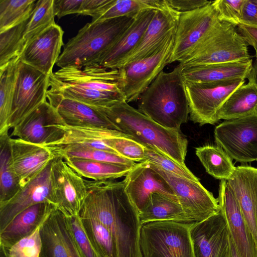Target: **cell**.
<instances>
[{"label": "cell", "mask_w": 257, "mask_h": 257, "mask_svg": "<svg viewBox=\"0 0 257 257\" xmlns=\"http://www.w3.org/2000/svg\"><path fill=\"white\" fill-rule=\"evenodd\" d=\"M139 217L142 224L161 221L194 223L186 214L179 202L159 193L152 194L144 211L139 213Z\"/></svg>", "instance_id": "obj_31"}, {"label": "cell", "mask_w": 257, "mask_h": 257, "mask_svg": "<svg viewBox=\"0 0 257 257\" xmlns=\"http://www.w3.org/2000/svg\"><path fill=\"white\" fill-rule=\"evenodd\" d=\"M20 58L0 69V136L9 134L10 120Z\"/></svg>", "instance_id": "obj_35"}, {"label": "cell", "mask_w": 257, "mask_h": 257, "mask_svg": "<svg viewBox=\"0 0 257 257\" xmlns=\"http://www.w3.org/2000/svg\"><path fill=\"white\" fill-rule=\"evenodd\" d=\"M245 0H216L212 5L220 21L226 22L237 27L240 24L242 9Z\"/></svg>", "instance_id": "obj_46"}, {"label": "cell", "mask_w": 257, "mask_h": 257, "mask_svg": "<svg viewBox=\"0 0 257 257\" xmlns=\"http://www.w3.org/2000/svg\"><path fill=\"white\" fill-rule=\"evenodd\" d=\"M212 2L180 14L169 64L180 62L220 21Z\"/></svg>", "instance_id": "obj_12"}, {"label": "cell", "mask_w": 257, "mask_h": 257, "mask_svg": "<svg viewBox=\"0 0 257 257\" xmlns=\"http://www.w3.org/2000/svg\"><path fill=\"white\" fill-rule=\"evenodd\" d=\"M175 32L152 54L118 69V82L127 103L137 101L164 68L169 64Z\"/></svg>", "instance_id": "obj_7"}, {"label": "cell", "mask_w": 257, "mask_h": 257, "mask_svg": "<svg viewBox=\"0 0 257 257\" xmlns=\"http://www.w3.org/2000/svg\"><path fill=\"white\" fill-rule=\"evenodd\" d=\"M251 60L237 27L219 21L179 64L183 67Z\"/></svg>", "instance_id": "obj_5"}, {"label": "cell", "mask_w": 257, "mask_h": 257, "mask_svg": "<svg viewBox=\"0 0 257 257\" xmlns=\"http://www.w3.org/2000/svg\"><path fill=\"white\" fill-rule=\"evenodd\" d=\"M84 181L87 196L79 213L94 217L108 228L115 242L118 257H142L139 212L123 181Z\"/></svg>", "instance_id": "obj_1"}, {"label": "cell", "mask_w": 257, "mask_h": 257, "mask_svg": "<svg viewBox=\"0 0 257 257\" xmlns=\"http://www.w3.org/2000/svg\"><path fill=\"white\" fill-rule=\"evenodd\" d=\"M28 20L0 32V69L20 58L26 45L24 35Z\"/></svg>", "instance_id": "obj_39"}, {"label": "cell", "mask_w": 257, "mask_h": 257, "mask_svg": "<svg viewBox=\"0 0 257 257\" xmlns=\"http://www.w3.org/2000/svg\"><path fill=\"white\" fill-rule=\"evenodd\" d=\"M226 182L236 196L257 246V168L238 166Z\"/></svg>", "instance_id": "obj_24"}, {"label": "cell", "mask_w": 257, "mask_h": 257, "mask_svg": "<svg viewBox=\"0 0 257 257\" xmlns=\"http://www.w3.org/2000/svg\"><path fill=\"white\" fill-rule=\"evenodd\" d=\"M237 29L248 45L252 46L255 51L257 50V27L240 24Z\"/></svg>", "instance_id": "obj_51"}, {"label": "cell", "mask_w": 257, "mask_h": 257, "mask_svg": "<svg viewBox=\"0 0 257 257\" xmlns=\"http://www.w3.org/2000/svg\"><path fill=\"white\" fill-rule=\"evenodd\" d=\"M215 142L236 162L257 161V114L224 120L214 131Z\"/></svg>", "instance_id": "obj_9"}, {"label": "cell", "mask_w": 257, "mask_h": 257, "mask_svg": "<svg viewBox=\"0 0 257 257\" xmlns=\"http://www.w3.org/2000/svg\"><path fill=\"white\" fill-rule=\"evenodd\" d=\"M240 24L257 27V0H245Z\"/></svg>", "instance_id": "obj_49"}, {"label": "cell", "mask_w": 257, "mask_h": 257, "mask_svg": "<svg viewBox=\"0 0 257 257\" xmlns=\"http://www.w3.org/2000/svg\"><path fill=\"white\" fill-rule=\"evenodd\" d=\"M64 123L56 108L46 100L13 128L10 136L46 146L63 137L64 131L59 125Z\"/></svg>", "instance_id": "obj_14"}, {"label": "cell", "mask_w": 257, "mask_h": 257, "mask_svg": "<svg viewBox=\"0 0 257 257\" xmlns=\"http://www.w3.org/2000/svg\"><path fill=\"white\" fill-rule=\"evenodd\" d=\"M143 146L145 151V161L159 167L167 172L192 181H199V179L194 175L186 166H182L178 163L156 147Z\"/></svg>", "instance_id": "obj_42"}, {"label": "cell", "mask_w": 257, "mask_h": 257, "mask_svg": "<svg viewBox=\"0 0 257 257\" xmlns=\"http://www.w3.org/2000/svg\"><path fill=\"white\" fill-rule=\"evenodd\" d=\"M106 142L118 155L126 159L135 162L145 161L144 147L129 138H113L106 140Z\"/></svg>", "instance_id": "obj_45"}, {"label": "cell", "mask_w": 257, "mask_h": 257, "mask_svg": "<svg viewBox=\"0 0 257 257\" xmlns=\"http://www.w3.org/2000/svg\"><path fill=\"white\" fill-rule=\"evenodd\" d=\"M37 1L0 0V32L14 27L31 17Z\"/></svg>", "instance_id": "obj_40"}, {"label": "cell", "mask_w": 257, "mask_h": 257, "mask_svg": "<svg viewBox=\"0 0 257 257\" xmlns=\"http://www.w3.org/2000/svg\"><path fill=\"white\" fill-rule=\"evenodd\" d=\"M45 220L31 234L21 239L9 249L2 247L7 256L40 257L42 246L40 229Z\"/></svg>", "instance_id": "obj_43"}, {"label": "cell", "mask_w": 257, "mask_h": 257, "mask_svg": "<svg viewBox=\"0 0 257 257\" xmlns=\"http://www.w3.org/2000/svg\"><path fill=\"white\" fill-rule=\"evenodd\" d=\"M156 10H146L139 13L98 64L110 69H117L120 62L137 45L152 20Z\"/></svg>", "instance_id": "obj_28"}, {"label": "cell", "mask_w": 257, "mask_h": 257, "mask_svg": "<svg viewBox=\"0 0 257 257\" xmlns=\"http://www.w3.org/2000/svg\"><path fill=\"white\" fill-rule=\"evenodd\" d=\"M257 114V89L248 82L235 90L217 113V118L228 120Z\"/></svg>", "instance_id": "obj_30"}, {"label": "cell", "mask_w": 257, "mask_h": 257, "mask_svg": "<svg viewBox=\"0 0 257 257\" xmlns=\"http://www.w3.org/2000/svg\"><path fill=\"white\" fill-rule=\"evenodd\" d=\"M94 107L130 139L143 146L156 147L178 163L186 166L188 141L180 130L161 125L125 100L108 106Z\"/></svg>", "instance_id": "obj_2"}, {"label": "cell", "mask_w": 257, "mask_h": 257, "mask_svg": "<svg viewBox=\"0 0 257 257\" xmlns=\"http://www.w3.org/2000/svg\"><path fill=\"white\" fill-rule=\"evenodd\" d=\"M110 0H83L79 15L96 16Z\"/></svg>", "instance_id": "obj_50"}, {"label": "cell", "mask_w": 257, "mask_h": 257, "mask_svg": "<svg viewBox=\"0 0 257 257\" xmlns=\"http://www.w3.org/2000/svg\"><path fill=\"white\" fill-rule=\"evenodd\" d=\"M0 257H8L5 250L0 247Z\"/></svg>", "instance_id": "obj_54"}, {"label": "cell", "mask_w": 257, "mask_h": 257, "mask_svg": "<svg viewBox=\"0 0 257 257\" xmlns=\"http://www.w3.org/2000/svg\"><path fill=\"white\" fill-rule=\"evenodd\" d=\"M51 162L13 197L0 204V231L18 214L32 205L48 203L56 207L51 186Z\"/></svg>", "instance_id": "obj_18"}, {"label": "cell", "mask_w": 257, "mask_h": 257, "mask_svg": "<svg viewBox=\"0 0 257 257\" xmlns=\"http://www.w3.org/2000/svg\"><path fill=\"white\" fill-rule=\"evenodd\" d=\"M53 5L54 0L37 1L24 32V37L26 44L39 34L56 24Z\"/></svg>", "instance_id": "obj_41"}, {"label": "cell", "mask_w": 257, "mask_h": 257, "mask_svg": "<svg viewBox=\"0 0 257 257\" xmlns=\"http://www.w3.org/2000/svg\"><path fill=\"white\" fill-rule=\"evenodd\" d=\"M9 134L0 136V204L13 197L21 189L10 164Z\"/></svg>", "instance_id": "obj_38"}, {"label": "cell", "mask_w": 257, "mask_h": 257, "mask_svg": "<svg viewBox=\"0 0 257 257\" xmlns=\"http://www.w3.org/2000/svg\"><path fill=\"white\" fill-rule=\"evenodd\" d=\"M10 164L21 189L55 158L47 147L10 137Z\"/></svg>", "instance_id": "obj_20"}, {"label": "cell", "mask_w": 257, "mask_h": 257, "mask_svg": "<svg viewBox=\"0 0 257 257\" xmlns=\"http://www.w3.org/2000/svg\"><path fill=\"white\" fill-rule=\"evenodd\" d=\"M195 154L206 172L214 178L227 181L233 174L235 167L232 159L217 145L196 148Z\"/></svg>", "instance_id": "obj_33"}, {"label": "cell", "mask_w": 257, "mask_h": 257, "mask_svg": "<svg viewBox=\"0 0 257 257\" xmlns=\"http://www.w3.org/2000/svg\"><path fill=\"white\" fill-rule=\"evenodd\" d=\"M48 149L55 157H61L63 159H86L132 167H134L137 164L118 154L94 148L74 146Z\"/></svg>", "instance_id": "obj_37"}, {"label": "cell", "mask_w": 257, "mask_h": 257, "mask_svg": "<svg viewBox=\"0 0 257 257\" xmlns=\"http://www.w3.org/2000/svg\"><path fill=\"white\" fill-rule=\"evenodd\" d=\"M51 186L56 208L65 216L79 214L87 196L84 179L61 157L51 162Z\"/></svg>", "instance_id": "obj_13"}, {"label": "cell", "mask_w": 257, "mask_h": 257, "mask_svg": "<svg viewBox=\"0 0 257 257\" xmlns=\"http://www.w3.org/2000/svg\"><path fill=\"white\" fill-rule=\"evenodd\" d=\"M64 31L56 24L29 41L20 60L43 73L50 75L64 46Z\"/></svg>", "instance_id": "obj_22"}, {"label": "cell", "mask_w": 257, "mask_h": 257, "mask_svg": "<svg viewBox=\"0 0 257 257\" xmlns=\"http://www.w3.org/2000/svg\"><path fill=\"white\" fill-rule=\"evenodd\" d=\"M230 257H240L230 238Z\"/></svg>", "instance_id": "obj_53"}, {"label": "cell", "mask_w": 257, "mask_h": 257, "mask_svg": "<svg viewBox=\"0 0 257 257\" xmlns=\"http://www.w3.org/2000/svg\"><path fill=\"white\" fill-rule=\"evenodd\" d=\"M59 127L64 131L63 137L57 142L43 146L48 148H57L77 146L118 154L107 145L106 140L116 137L130 138L128 136L120 131L105 128L73 126L65 123L59 125Z\"/></svg>", "instance_id": "obj_27"}, {"label": "cell", "mask_w": 257, "mask_h": 257, "mask_svg": "<svg viewBox=\"0 0 257 257\" xmlns=\"http://www.w3.org/2000/svg\"><path fill=\"white\" fill-rule=\"evenodd\" d=\"M180 14L168 5L163 9L156 10L140 41L120 62L117 69L156 51L176 31Z\"/></svg>", "instance_id": "obj_21"}, {"label": "cell", "mask_w": 257, "mask_h": 257, "mask_svg": "<svg viewBox=\"0 0 257 257\" xmlns=\"http://www.w3.org/2000/svg\"><path fill=\"white\" fill-rule=\"evenodd\" d=\"M40 257H81L67 226L65 216L57 208L49 214L40 229Z\"/></svg>", "instance_id": "obj_23"}, {"label": "cell", "mask_w": 257, "mask_h": 257, "mask_svg": "<svg viewBox=\"0 0 257 257\" xmlns=\"http://www.w3.org/2000/svg\"><path fill=\"white\" fill-rule=\"evenodd\" d=\"M167 5L180 14L202 8L211 3L207 0H165Z\"/></svg>", "instance_id": "obj_48"}, {"label": "cell", "mask_w": 257, "mask_h": 257, "mask_svg": "<svg viewBox=\"0 0 257 257\" xmlns=\"http://www.w3.org/2000/svg\"><path fill=\"white\" fill-rule=\"evenodd\" d=\"M67 226L81 257H99L90 241L79 214L66 217Z\"/></svg>", "instance_id": "obj_44"}, {"label": "cell", "mask_w": 257, "mask_h": 257, "mask_svg": "<svg viewBox=\"0 0 257 257\" xmlns=\"http://www.w3.org/2000/svg\"><path fill=\"white\" fill-rule=\"evenodd\" d=\"M245 81L241 78L210 82L185 81L190 119L201 126L216 123L219 109Z\"/></svg>", "instance_id": "obj_8"}, {"label": "cell", "mask_w": 257, "mask_h": 257, "mask_svg": "<svg viewBox=\"0 0 257 257\" xmlns=\"http://www.w3.org/2000/svg\"><path fill=\"white\" fill-rule=\"evenodd\" d=\"M230 238L240 257H257V246L239 203L226 180H221L217 198Z\"/></svg>", "instance_id": "obj_17"}, {"label": "cell", "mask_w": 257, "mask_h": 257, "mask_svg": "<svg viewBox=\"0 0 257 257\" xmlns=\"http://www.w3.org/2000/svg\"><path fill=\"white\" fill-rule=\"evenodd\" d=\"M118 69H110L94 64L79 68H61L49 75V79L65 84L80 87L95 93L104 91L122 93L118 80Z\"/></svg>", "instance_id": "obj_19"}, {"label": "cell", "mask_w": 257, "mask_h": 257, "mask_svg": "<svg viewBox=\"0 0 257 257\" xmlns=\"http://www.w3.org/2000/svg\"><path fill=\"white\" fill-rule=\"evenodd\" d=\"M83 2V0H54V15L60 19L67 15H79Z\"/></svg>", "instance_id": "obj_47"}, {"label": "cell", "mask_w": 257, "mask_h": 257, "mask_svg": "<svg viewBox=\"0 0 257 257\" xmlns=\"http://www.w3.org/2000/svg\"><path fill=\"white\" fill-rule=\"evenodd\" d=\"M55 208L53 204L40 203L21 211L0 231V247L8 249L31 234Z\"/></svg>", "instance_id": "obj_26"}, {"label": "cell", "mask_w": 257, "mask_h": 257, "mask_svg": "<svg viewBox=\"0 0 257 257\" xmlns=\"http://www.w3.org/2000/svg\"><path fill=\"white\" fill-rule=\"evenodd\" d=\"M122 181L127 195L139 213L144 211L154 193L179 202L168 182L146 161L137 163Z\"/></svg>", "instance_id": "obj_16"}, {"label": "cell", "mask_w": 257, "mask_h": 257, "mask_svg": "<svg viewBox=\"0 0 257 257\" xmlns=\"http://www.w3.org/2000/svg\"><path fill=\"white\" fill-rule=\"evenodd\" d=\"M255 60L252 62V65L247 79L248 82L253 84L257 89V50H255Z\"/></svg>", "instance_id": "obj_52"}, {"label": "cell", "mask_w": 257, "mask_h": 257, "mask_svg": "<svg viewBox=\"0 0 257 257\" xmlns=\"http://www.w3.org/2000/svg\"><path fill=\"white\" fill-rule=\"evenodd\" d=\"M182 69L160 72L138 99V110L166 128L180 130L189 115Z\"/></svg>", "instance_id": "obj_3"}, {"label": "cell", "mask_w": 257, "mask_h": 257, "mask_svg": "<svg viewBox=\"0 0 257 257\" xmlns=\"http://www.w3.org/2000/svg\"><path fill=\"white\" fill-rule=\"evenodd\" d=\"M167 7L165 0H110L91 22L125 16H135L146 10H159Z\"/></svg>", "instance_id": "obj_34"}, {"label": "cell", "mask_w": 257, "mask_h": 257, "mask_svg": "<svg viewBox=\"0 0 257 257\" xmlns=\"http://www.w3.org/2000/svg\"><path fill=\"white\" fill-rule=\"evenodd\" d=\"M83 178L95 181L114 180L125 175L133 168L104 162L82 159H64Z\"/></svg>", "instance_id": "obj_32"}, {"label": "cell", "mask_w": 257, "mask_h": 257, "mask_svg": "<svg viewBox=\"0 0 257 257\" xmlns=\"http://www.w3.org/2000/svg\"><path fill=\"white\" fill-rule=\"evenodd\" d=\"M149 163L151 167L168 182L185 213L193 222L203 221L220 211L218 199L215 198L200 181L182 178Z\"/></svg>", "instance_id": "obj_11"}, {"label": "cell", "mask_w": 257, "mask_h": 257, "mask_svg": "<svg viewBox=\"0 0 257 257\" xmlns=\"http://www.w3.org/2000/svg\"><path fill=\"white\" fill-rule=\"evenodd\" d=\"M86 233L99 257H118L116 245L108 228L94 217L79 213Z\"/></svg>", "instance_id": "obj_36"}, {"label": "cell", "mask_w": 257, "mask_h": 257, "mask_svg": "<svg viewBox=\"0 0 257 257\" xmlns=\"http://www.w3.org/2000/svg\"><path fill=\"white\" fill-rule=\"evenodd\" d=\"M192 224L161 221L142 224V257H194L190 234Z\"/></svg>", "instance_id": "obj_6"}, {"label": "cell", "mask_w": 257, "mask_h": 257, "mask_svg": "<svg viewBox=\"0 0 257 257\" xmlns=\"http://www.w3.org/2000/svg\"><path fill=\"white\" fill-rule=\"evenodd\" d=\"M136 16L87 23L63 46L56 65L83 68L98 64Z\"/></svg>", "instance_id": "obj_4"}, {"label": "cell", "mask_w": 257, "mask_h": 257, "mask_svg": "<svg viewBox=\"0 0 257 257\" xmlns=\"http://www.w3.org/2000/svg\"><path fill=\"white\" fill-rule=\"evenodd\" d=\"M49 75L19 62L15 82L10 129L14 128L45 101Z\"/></svg>", "instance_id": "obj_10"}, {"label": "cell", "mask_w": 257, "mask_h": 257, "mask_svg": "<svg viewBox=\"0 0 257 257\" xmlns=\"http://www.w3.org/2000/svg\"><path fill=\"white\" fill-rule=\"evenodd\" d=\"M190 234L194 257H230V237L220 211L207 219L194 222Z\"/></svg>", "instance_id": "obj_15"}, {"label": "cell", "mask_w": 257, "mask_h": 257, "mask_svg": "<svg viewBox=\"0 0 257 257\" xmlns=\"http://www.w3.org/2000/svg\"><path fill=\"white\" fill-rule=\"evenodd\" d=\"M252 65V60L183 67L185 81L210 82L247 78Z\"/></svg>", "instance_id": "obj_29"}, {"label": "cell", "mask_w": 257, "mask_h": 257, "mask_svg": "<svg viewBox=\"0 0 257 257\" xmlns=\"http://www.w3.org/2000/svg\"><path fill=\"white\" fill-rule=\"evenodd\" d=\"M47 99L67 125L98 127L119 131L104 114L94 107L49 90L47 92Z\"/></svg>", "instance_id": "obj_25"}]
</instances>
